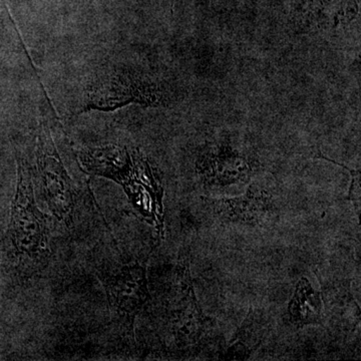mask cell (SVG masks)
Returning <instances> with one entry per match:
<instances>
[{
  "mask_svg": "<svg viewBox=\"0 0 361 361\" xmlns=\"http://www.w3.org/2000/svg\"><path fill=\"white\" fill-rule=\"evenodd\" d=\"M80 163L92 174L109 178L122 185L137 212L164 230L163 188L157 182L148 161L139 149L104 146L87 149L80 155Z\"/></svg>",
  "mask_w": 361,
  "mask_h": 361,
  "instance_id": "cell-1",
  "label": "cell"
},
{
  "mask_svg": "<svg viewBox=\"0 0 361 361\" xmlns=\"http://www.w3.org/2000/svg\"><path fill=\"white\" fill-rule=\"evenodd\" d=\"M163 90L149 78L126 71H111L90 85L87 108L111 111L128 104L160 106L165 104Z\"/></svg>",
  "mask_w": 361,
  "mask_h": 361,
  "instance_id": "cell-2",
  "label": "cell"
},
{
  "mask_svg": "<svg viewBox=\"0 0 361 361\" xmlns=\"http://www.w3.org/2000/svg\"><path fill=\"white\" fill-rule=\"evenodd\" d=\"M18 180L11 217V239L20 253L37 256L45 246V223L35 200L32 169L18 160Z\"/></svg>",
  "mask_w": 361,
  "mask_h": 361,
  "instance_id": "cell-3",
  "label": "cell"
},
{
  "mask_svg": "<svg viewBox=\"0 0 361 361\" xmlns=\"http://www.w3.org/2000/svg\"><path fill=\"white\" fill-rule=\"evenodd\" d=\"M37 161L49 210L58 219L71 221L75 207V194L70 177L51 140L45 141L44 137H39Z\"/></svg>",
  "mask_w": 361,
  "mask_h": 361,
  "instance_id": "cell-4",
  "label": "cell"
},
{
  "mask_svg": "<svg viewBox=\"0 0 361 361\" xmlns=\"http://www.w3.org/2000/svg\"><path fill=\"white\" fill-rule=\"evenodd\" d=\"M214 213L221 220L261 225L268 222L277 212L276 202L269 189L260 183H253L246 194L237 198L210 200Z\"/></svg>",
  "mask_w": 361,
  "mask_h": 361,
  "instance_id": "cell-5",
  "label": "cell"
},
{
  "mask_svg": "<svg viewBox=\"0 0 361 361\" xmlns=\"http://www.w3.org/2000/svg\"><path fill=\"white\" fill-rule=\"evenodd\" d=\"M197 170L205 184L225 187L248 182L254 166L245 156L222 145L204 152L197 161Z\"/></svg>",
  "mask_w": 361,
  "mask_h": 361,
  "instance_id": "cell-6",
  "label": "cell"
},
{
  "mask_svg": "<svg viewBox=\"0 0 361 361\" xmlns=\"http://www.w3.org/2000/svg\"><path fill=\"white\" fill-rule=\"evenodd\" d=\"M109 295L118 313L134 319L149 298L146 269L139 264L123 266L110 282Z\"/></svg>",
  "mask_w": 361,
  "mask_h": 361,
  "instance_id": "cell-7",
  "label": "cell"
},
{
  "mask_svg": "<svg viewBox=\"0 0 361 361\" xmlns=\"http://www.w3.org/2000/svg\"><path fill=\"white\" fill-rule=\"evenodd\" d=\"M184 296L173 314V334L176 341L182 345L194 343L200 337L205 324V318L195 296L190 273L184 276Z\"/></svg>",
  "mask_w": 361,
  "mask_h": 361,
  "instance_id": "cell-8",
  "label": "cell"
},
{
  "mask_svg": "<svg viewBox=\"0 0 361 361\" xmlns=\"http://www.w3.org/2000/svg\"><path fill=\"white\" fill-rule=\"evenodd\" d=\"M322 297L306 278L297 283L295 293L289 303L291 322L297 326L322 323Z\"/></svg>",
  "mask_w": 361,
  "mask_h": 361,
  "instance_id": "cell-9",
  "label": "cell"
},
{
  "mask_svg": "<svg viewBox=\"0 0 361 361\" xmlns=\"http://www.w3.org/2000/svg\"><path fill=\"white\" fill-rule=\"evenodd\" d=\"M344 166V165H343ZM345 167V166H344ZM346 168V167H345ZM350 172L351 180L350 189H349V200L355 204L356 212L360 215V170L355 171L350 170V169L346 168Z\"/></svg>",
  "mask_w": 361,
  "mask_h": 361,
  "instance_id": "cell-10",
  "label": "cell"
},
{
  "mask_svg": "<svg viewBox=\"0 0 361 361\" xmlns=\"http://www.w3.org/2000/svg\"><path fill=\"white\" fill-rule=\"evenodd\" d=\"M174 1L175 0H172V7L174 6Z\"/></svg>",
  "mask_w": 361,
  "mask_h": 361,
  "instance_id": "cell-11",
  "label": "cell"
}]
</instances>
